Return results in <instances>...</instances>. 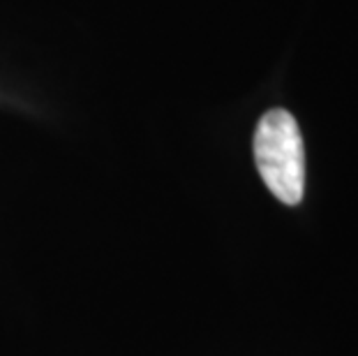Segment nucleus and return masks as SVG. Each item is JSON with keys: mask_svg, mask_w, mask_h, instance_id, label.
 <instances>
[{"mask_svg": "<svg viewBox=\"0 0 358 356\" xmlns=\"http://www.w3.org/2000/svg\"><path fill=\"white\" fill-rule=\"evenodd\" d=\"M255 162L266 187L287 206L303 201L306 148L301 127L285 109L264 113L255 132Z\"/></svg>", "mask_w": 358, "mask_h": 356, "instance_id": "f257e3e1", "label": "nucleus"}]
</instances>
